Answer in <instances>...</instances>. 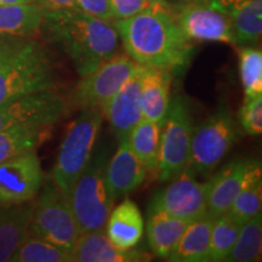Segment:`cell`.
<instances>
[{"mask_svg":"<svg viewBox=\"0 0 262 262\" xmlns=\"http://www.w3.org/2000/svg\"><path fill=\"white\" fill-rule=\"evenodd\" d=\"M112 24L125 52L136 63L170 72L189 63L193 45L170 10H148Z\"/></svg>","mask_w":262,"mask_h":262,"instance_id":"6da1fadb","label":"cell"},{"mask_svg":"<svg viewBox=\"0 0 262 262\" xmlns=\"http://www.w3.org/2000/svg\"><path fill=\"white\" fill-rule=\"evenodd\" d=\"M42 26L51 40L68 55L80 77L91 73L117 52L119 37L113 24L79 9L45 10Z\"/></svg>","mask_w":262,"mask_h":262,"instance_id":"7a4b0ae2","label":"cell"},{"mask_svg":"<svg viewBox=\"0 0 262 262\" xmlns=\"http://www.w3.org/2000/svg\"><path fill=\"white\" fill-rule=\"evenodd\" d=\"M56 71L47 51L34 41H21L0 58V103L55 89Z\"/></svg>","mask_w":262,"mask_h":262,"instance_id":"3957f363","label":"cell"},{"mask_svg":"<svg viewBox=\"0 0 262 262\" xmlns=\"http://www.w3.org/2000/svg\"><path fill=\"white\" fill-rule=\"evenodd\" d=\"M102 118L100 108L83 110L66 131L52 169L51 180L67 198H70L75 182L90 163Z\"/></svg>","mask_w":262,"mask_h":262,"instance_id":"277c9868","label":"cell"},{"mask_svg":"<svg viewBox=\"0 0 262 262\" xmlns=\"http://www.w3.org/2000/svg\"><path fill=\"white\" fill-rule=\"evenodd\" d=\"M107 162L102 150L91 157L68 198L80 234L103 229L113 209L116 199L107 182Z\"/></svg>","mask_w":262,"mask_h":262,"instance_id":"5b68a950","label":"cell"},{"mask_svg":"<svg viewBox=\"0 0 262 262\" xmlns=\"http://www.w3.org/2000/svg\"><path fill=\"white\" fill-rule=\"evenodd\" d=\"M159 125V155L156 173L159 181L168 182L188 166L193 125L187 100L181 95H176L170 100L168 112Z\"/></svg>","mask_w":262,"mask_h":262,"instance_id":"8992f818","label":"cell"},{"mask_svg":"<svg viewBox=\"0 0 262 262\" xmlns=\"http://www.w3.org/2000/svg\"><path fill=\"white\" fill-rule=\"evenodd\" d=\"M238 139L233 116L227 108H220L193 127L187 169L195 176H210Z\"/></svg>","mask_w":262,"mask_h":262,"instance_id":"52a82bcc","label":"cell"},{"mask_svg":"<svg viewBox=\"0 0 262 262\" xmlns=\"http://www.w3.org/2000/svg\"><path fill=\"white\" fill-rule=\"evenodd\" d=\"M28 234L71 251L80 232L68 198L54 183L49 182L33 205Z\"/></svg>","mask_w":262,"mask_h":262,"instance_id":"ba28073f","label":"cell"},{"mask_svg":"<svg viewBox=\"0 0 262 262\" xmlns=\"http://www.w3.org/2000/svg\"><path fill=\"white\" fill-rule=\"evenodd\" d=\"M141 64L126 54H114L96 70L81 77L71 95L70 104L79 110L101 108L125 85Z\"/></svg>","mask_w":262,"mask_h":262,"instance_id":"9c48e42d","label":"cell"},{"mask_svg":"<svg viewBox=\"0 0 262 262\" xmlns=\"http://www.w3.org/2000/svg\"><path fill=\"white\" fill-rule=\"evenodd\" d=\"M70 111V101L55 89L0 103V131L16 126H54Z\"/></svg>","mask_w":262,"mask_h":262,"instance_id":"30bf717a","label":"cell"},{"mask_svg":"<svg viewBox=\"0 0 262 262\" xmlns=\"http://www.w3.org/2000/svg\"><path fill=\"white\" fill-rule=\"evenodd\" d=\"M206 192L208 181L199 182L194 173L186 169L170 181L168 187L153 195L148 212L160 211L191 222L206 214Z\"/></svg>","mask_w":262,"mask_h":262,"instance_id":"8fae6325","label":"cell"},{"mask_svg":"<svg viewBox=\"0 0 262 262\" xmlns=\"http://www.w3.org/2000/svg\"><path fill=\"white\" fill-rule=\"evenodd\" d=\"M44 171L35 150L0 163V203L31 202L41 189Z\"/></svg>","mask_w":262,"mask_h":262,"instance_id":"7c38bea8","label":"cell"},{"mask_svg":"<svg viewBox=\"0 0 262 262\" xmlns=\"http://www.w3.org/2000/svg\"><path fill=\"white\" fill-rule=\"evenodd\" d=\"M175 18L188 40L237 45L231 18L214 6L193 0L180 10Z\"/></svg>","mask_w":262,"mask_h":262,"instance_id":"4fadbf2b","label":"cell"},{"mask_svg":"<svg viewBox=\"0 0 262 262\" xmlns=\"http://www.w3.org/2000/svg\"><path fill=\"white\" fill-rule=\"evenodd\" d=\"M261 178V164L256 160L235 159L209 179L206 212L214 217L226 214L232 203L249 182Z\"/></svg>","mask_w":262,"mask_h":262,"instance_id":"5bb4252c","label":"cell"},{"mask_svg":"<svg viewBox=\"0 0 262 262\" xmlns=\"http://www.w3.org/2000/svg\"><path fill=\"white\" fill-rule=\"evenodd\" d=\"M143 71L145 66H141L122 89L100 108L118 141L127 139L133 127L143 118L140 97Z\"/></svg>","mask_w":262,"mask_h":262,"instance_id":"9a60e30c","label":"cell"},{"mask_svg":"<svg viewBox=\"0 0 262 262\" xmlns=\"http://www.w3.org/2000/svg\"><path fill=\"white\" fill-rule=\"evenodd\" d=\"M147 171L131 149L127 139L120 140L106 168L107 182L114 199L123 198L139 188L146 180Z\"/></svg>","mask_w":262,"mask_h":262,"instance_id":"2e32d148","label":"cell"},{"mask_svg":"<svg viewBox=\"0 0 262 262\" xmlns=\"http://www.w3.org/2000/svg\"><path fill=\"white\" fill-rule=\"evenodd\" d=\"M71 262H140L148 261L150 256L143 251L122 250L111 243L103 229L79 235L71 249Z\"/></svg>","mask_w":262,"mask_h":262,"instance_id":"e0dca14e","label":"cell"},{"mask_svg":"<svg viewBox=\"0 0 262 262\" xmlns=\"http://www.w3.org/2000/svg\"><path fill=\"white\" fill-rule=\"evenodd\" d=\"M104 228L107 238L117 248L122 250L134 249L142 239L145 229L139 206L131 199H124L111 210Z\"/></svg>","mask_w":262,"mask_h":262,"instance_id":"ac0fdd59","label":"cell"},{"mask_svg":"<svg viewBox=\"0 0 262 262\" xmlns=\"http://www.w3.org/2000/svg\"><path fill=\"white\" fill-rule=\"evenodd\" d=\"M34 203H0V262L10 261L22 242L28 237Z\"/></svg>","mask_w":262,"mask_h":262,"instance_id":"d6986e66","label":"cell"},{"mask_svg":"<svg viewBox=\"0 0 262 262\" xmlns=\"http://www.w3.org/2000/svg\"><path fill=\"white\" fill-rule=\"evenodd\" d=\"M171 81L172 72L145 67L140 93L143 118L160 124L170 104Z\"/></svg>","mask_w":262,"mask_h":262,"instance_id":"ffe728a7","label":"cell"},{"mask_svg":"<svg viewBox=\"0 0 262 262\" xmlns=\"http://www.w3.org/2000/svg\"><path fill=\"white\" fill-rule=\"evenodd\" d=\"M214 220V216L206 212L189 222L168 260L172 262H208Z\"/></svg>","mask_w":262,"mask_h":262,"instance_id":"44dd1931","label":"cell"},{"mask_svg":"<svg viewBox=\"0 0 262 262\" xmlns=\"http://www.w3.org/2000/svg\"><path fill=\"white\" fill-rule=\"evenodd\" d=\"M45 9L38 3L0 5V37L25 38L44 24Z\"/></svg>","mask_w":262,"mask_h":262,"instance_id":"7402d4cb","label":"cell"},{"mask_svg":"<svg viewBox=\"0 0 262 262\" xmlns=\"http://www.w3.org/2000/svg\"><path fill=\"white\" fill-rule=\"evenodd\" d=\"M188 224L160 211L148 212L147 239L155 255L168 260Z\"/></svg>","mask_w":262,"mask_h":262,"instance_id":"603a6c76","label":"cell"},{"mask_svg":"<svg viewBox=\"0 0 262 262\" xmlns=\"http://www.w3.org/2000/svg\"><path fill=\"white\" fill-rule=\"evenodd\" d=\"M52 126H16L0 131V163L35 150L48 139Z\"/></svg>","mask_w":262,"mask_h":262,"instance_id":"cb8c5ba5","label":"cell"},{"mask_svg":"<svg viewBox=\"0 0 262 262\" xmlns=\"http://www.w3.org/2000/svg\"><path fill=\"white\" fill-rule=\"evenodd\" d=\"M159 123L141 118L127 136L131 149L148 171L156 172L157 170L159 155Z\"/></svg>","mask_w":262,"mask_h":262,"instance_id":"d4e9b609","label":"cell"},{"mask_svg":"<svg viewBox=\"0 0 262 262\" xmlns=\"http://www.w3.org/2000/svg\"><path fill=\"white\" fill-rule=\"evenodd\" d=\"M262 253V216L258 214L243 222L232 248L225 261L255 262L261 260Z\"/></svg>","mask_w":262,"mask_h":262,"instance_id":"484cf974","label":"cell"},{"mask_svg":"<svg viewBox=\"0 0 262 262\" xmlns=\"http://www.w3.org/2000/svg\"><path fill=\"white\" fill-rule=\"evenodd\" d=\"M11 262H71V254L67 249L45 241V239L28 237L22 242L15 251Z\"/></svg>","mask_w":262,"mask_h":262,"instance_id":"4316f807","label":"cell"},{"mask_svg":"<svg viewBox=\"0 0 262 262\" xmlns=\"http://www.w3.org/2000/svg\"><path fill=\"white\" fill-rule=\"evenodd\" d=\"M237 44H254L262 34V0H248L231 16Z\"/></svg>","mask_w":262,"mask_h":262,"instance_id":"83f0119b","label":"cell"},{"mask_svg":"<svg viewBox=\"0 0 262 262\" xmlns=\"http://www.w3.org/2000/svg\"><path fill=\"white\" fill-rule=\"evenodd\" d=\"M241 225V222L228 212L215 217L210 235L209 261L222 262L226 260L237 241Z\"/></svg>","mask_w":262,"mask_h":262,"instance_id":"f1b7e54d","label":"cell"},{"mask_svg":"<svg viewBox=\"0 0 262 262\" xmlns=\"http://www.w3.org/2000/svg\"><path fill=\"white\" fill-rule=\"evenodd\" d=\"M239 75L244 97L262 95V52L260 49L253 47L239 49Z\"/></svg>","mask_w":262,"mask_h":262,"instance_id":"f546056e","label":"cell"},{"mask_svg":"<svg viewBox=\"0 0 262 262\" xmlns=\"http://www.w3.org/2000/svg\"><path fill=\"white\" fill-rule=\"evenodd\" d=\"M262 208V180L257 178L249 182L245 187L238 193L227 211L232 217L238 222L250 220L251 217L261 214Z\"/></svg>","mask_w":262,"mask_h":262,"instance_id":"4dcf8cb0","label":"cell"},{"mask_svg":"<svg viewBox=\"0 0 262 262\" xmlns=\"http://www.w3.org/2000/svg\"><path fill=\"white\" fill-rule=\"evenodd\" d=\"M112 8L114 21L125 19L141 12L155 9L170 10L166 0H110Z\"/></svg>","mask_w":262,"mask_h":262,"instance_id":"1f68e13d","label":"cell"},{"mask_svg":"<svg viewBox=\"0 0 262 262\" xmlns=\"http://www.w3.org/2000/svg\"><path fill=\"white\" fill-rule=\"evenodd\" d=\"M239 125L248 135H260L262 133V95L244 97L239 111Z\"/></svg>","mask_w":262,"mask_h":262,"instance_id":"d6a6232c","label":"cell"},{"mask_svg":"<svg viewBox=\"0 0 262 262\" xmlns=\"http://www.w3.org/2000/svg\"><path fill=\"white\" fill-rule=\"evenodd\" d=\"M77 8L84 14L107 22H114V16L110 0H75Z\"/></svg>","mask_w":262,"mask_h":262,"instance_id":"836d02e7","label":"cell"},{"mask_svg":"<svg viewBox=\"0 0 262 262\" xmlns=\"http://www.w3.org/2000/svg\"><path fill=\"white\" fill-rule=\"evenodd\" d=\"M39 5L48 11H55V10H68L78 9L75 0H35Z\"/></svg>","mask_w":262,"mask_h":262,"instance_id":"e575fe53","label":"cell"},{"mask_svg":"<svg viewBox=\"0 0 262 262\" xmlns=\"http://www.w3.org/2000/svg\"><path fill=\"white\" fill-rule=\"evenodd\" d=\"M21 42L17 38H9V37H0V58L5 56L8 52H10L12 49L17 47Z\"/></svg>","mask_w":262,"mask_h":262,"instance_id":"d590c367","label":"cell"},{"mask_svg":"<svg viewBox=\"0 0 262 262\" xmlns=\"http://www.w3.org/2000/svg\"><path fill=\"white\" fill-rule=\"evenodd\" d=\"M35 0H0V5H18V4H28V3H34Z\"/></svg>","mask_w":262,"mask_h":262,"instance_id":"8d00e7d4","label":"cell"}]
</instances>
